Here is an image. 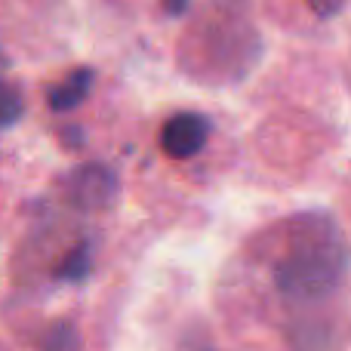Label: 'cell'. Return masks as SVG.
<instances>
[{
	"label": "cell",
	"mask_w": 351,
	"mask_h": 351,
	"mask_svg": "<svg viewBox=\"0 0 351 351\" xmlns=\"http://www.w3.org/2000/svg\"><path fill=\"white\" fill-rule=\"evenodd\" d=\"M348 271L342 231L327 213H302L290 222L287 253L274 265V287L290 302H321L339 290Z\"/></svg>",
	"instance_id": "obj_1"
},
{
	"label": "cell",
	"mask_w": 351,
	"mask_h": 351,
	"mask_svg": "<svg viewBox=\"0 0 351 351\" xmlns=\"http://www.w3.org/2000/svg\"><path fill=\"white\" fill-rule=\"evenodd\" d=\"M117 176L108 170L105 164H84L68 176V194H71V204L80 206L86 213H99L108 210L117 200Z\"/></svg>",
	"instance_id": "obj_2"
},
{
	"label": "cell",
	"mask_w": 351,
	"mask_h": 351,
	"mask_svg": "<svg viewBox=\"0 0 351 351\" xmlns=\"http://www.w3.org/2000/svg\"><path fill=\"white\" fill-rule=\"evenodd\" d=\"M206 139H210V121L197 111H179L160 130V148L173 160L194 158L197 152H204Z\"/></svg>",
	"instance_id": "obj_3"
},
{
	"label": "cell",
	"mask_w": 351,
	"mask_h": 351,
	"mask_svg": "<svg viewBox=\"0 0 351 351\" xmlns=\"http://www.w3.org/2000/svg\"><path fill=\"white\" fill-rule=\"evenodd\" d=\"M90 90H93V71H90V68H77V71H71L65 80H62V84H56V86H49V90H47L49 108H53V111L77 108V105L90 96Z\"/></svg>",
	"instance_id": "obj_4"
},
{
	"label": "cell",
	"mask_w": 351,
	"mask_h": 351,
	"mask_svg": "<svg viewBox=\"0 0 351 351\" xmlns=\"http://www.w3.org/2000/svg\"><path fill=\"white\" fill-rule=\"evenodd\" d=\"M90 268H93V247H90V241H84L62 259L56 274H59L62 280H84L86 274H90Z\"/></svg>",
	"instance_id": "obj_5"
},
{
	"label": "cell",
	"mask_w": 351,
	"mask_h": 351,
	"mask_svg": "<svg viewBox=\"0 0 351 351\" xmlns=\"http://www.w3.org/2000/svg\"><path fill=\"white\" fill-rule=\"evenodd\" d=\"M77 348H80V336L74 330V324L56 321L47 327V333H43V351H77Z\"/></svg>",
	"instance_id": "obj_6"
},
{
	"label": "cell",
	"mask_w": 351,
	"mask_h": 351,
	"mask_svg": "<svg viewBox=\"0 0 351 351\" xmlns=\"http://www.w3.org/2000/svg\"><path fill=\"white\" fill-rule=\"evenodd\" d=\"M22 111H25V105H22V96H19V90L0 80V130L12 127V123L22 117Z\"/></svg>",
	"instance_id": "obj_7"
},
{
	"label": "cell",
	"mask_w": 351,
	"mask_h": 351,
	"mask_svg": "<svg viewBox=\"0 0 351 351\" xmlns=\"http://www.w3.org/2000/svg\"><path fill=\"white\" fill-rule=\"evenodd\" d=\"M308 6L317 19H333L346 10V0H308Z\"/></svg>",
	"instance_id": "obj_8"
},
{
	"label": "cell",
	"mask_w": 351,
	"mask_h": 351,
	"mask_svg": "<svg viewBox=\"0 0 351 351\" xmlns=\"http://www.w3.org/2000/svg\"><path fill=\"white\" fill-rule=\"evenodd\" d=\"M188 3H191V0H164V6H167L170 16H182V12L188 10Z\"/></svg>",
	"instance_id": "obj_9"
}]
</instances>
